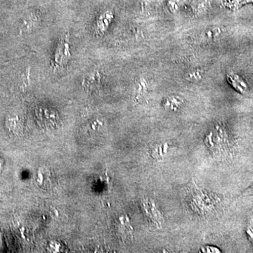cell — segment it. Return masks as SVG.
<instances>
[{
	"label": "cell",
	"mask_w": 253,
	"mask_h": 253,
	"mask_svg": "<svg viewBox=\"0 0 253 253\" xmlns=\"http://www.w3.org/2000/svg\"><path fill=\"white\" fill-rule=\"evenodd\" d=\"M71 49L69 40L66 36L60 41L55 49L54 54V64L58 67H63L71 59Z\"/></svg>",
	"instance_id": "1"
},
{
	"label": "cell",
	"mask_w": 253,
	"mask_h": 253,
	"mask_svg": "<svg viewBox=\"0 0 253 253\" xmlns=\"http://www.w3.org/2000/svg\"><path fill=\"white\" fill-rule=\"evenodd\" d=\"M113 19H114V13L111 10H106L103 11L98 16L95 21L96 31L100 34H104L109 29Z\"/></svg>",
	"instance_id": "2"
},
{
	"label": "cell",
	"mask_w": 253,
	"mask_h": 253,
	"mask_svg": "<svg viewBox=\"0 0 253 253\" xmlns=\"http://www.w3.org/2000/svg\"><path fill=\"white\" fill-rule=\"evenodd\" d=\"M227 81L229 84L239 92L244 93L247 89V85L246 83L238 75L234 74V73L228 74Z\"/></svg>",
	"instance_id": "3"
},
{
	"label": "cell",
	"mask_w": 253,
	"mask_h": 253,
	"mask_svg": "<svg viewBox=\"0 0 253 253\" xmlns=\"http://www.w3.org/2000/svg\"><path fill=\"white\" fill-rule=\"evenodd\" d=\"M250 3L253 4V0H229L224 3V6L231 10H238Z\"/></svg>",
	"instance_id": "4"
},
{
	"label": "cell",
	"mask_w": 253,
	"mask_h": 253,
	"mask_svg": "<svg viewBox=\"0 0 253 253\" xmlns=\"http://www.w3.org/2000/svg\"><path fill=\"white\" fill-rule=\"evenodd\" d=\"M39 25V18L36 16H30L29 17L26 18L23 22V30L25 31H32L35 29Z\"/></svg>",
	"instance_id": "5"
},
{
	"label": "cell",
	"mask_w": 253,
	"mask_h": 253,
	"mask_svg": "<svg viewBox=\"0 0 253 253\" xmlns=\"http://www.w3.org/2000/svg\"><path fill=\"white\" fill-rule=\"evenodd\" d=\"M6 126L10 131L16 132L20 126V120L17 116H9L6 121Z\"/></svg>",
	"instance_id": "6"
},
{
	"label": "cell",
	"mask_w": 253,
	"mask_h": 253,
	"mask_svg": "<svg viewBox=\"0 0 253 253\" xmlns=\"http://www.w3.org/2000/svg\"><path fill=\"white\" fill-rule=\"evenodd\" d=\"M49 172L45 168H41L38 172V184L39 186H45L49 180Z\"/></svg>",
	"instance_id": "7"
},
{
	"label": "cell",
	"mask_w": 253,
	"mask_h": 253,
	"mask_svg": "<svg viewBox=\"0 0 253 253\" xmlns=\"http://www.w3.org/2000/svg\"><path fill=\"white\" fill-rule=\"evenodd\" d=\"M99 75L96 74V73H93L89 77L86 78L85 85L87 86L88 87H89V86L91 87V86H94V84H96L97 82H99Z\"/></svg>",
	"instance_id": "8"
},
{
	"label": "cell",
	"mask_w": 253,
	"mask_h": 253,
	"mask_svg": "<svg viewBox=\"0 0 253 253\" xmlns=\"http://www.w3.org/2000/svg\"><path fill=\"white\" fill-rule=\"evenodd\" d=\"M4 161L3 158H1V155H0V174L2 172L3 169H4Z\"/></svg>",
	"instance_id": "9"
}]
</instances>
